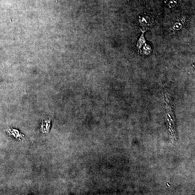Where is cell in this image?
I'll return each instance as SVG.
<instances>
[{
	"mask_svg": "<svg viewBox=\"0 0 195 195\" xmlns=\"http://www.w3.org/2000/svg\"><path fill=\"white\" fill-rule=\"evenodd\" d=\"M139 23L144 28L148 29L153 26L154 21L150 16H142L139 17Z\"/></svg>",
	"mask_w": 195,
	"mask_h": 195,
	"instance_id": "1",
	"label": "cell"
},
{
	"mask_svg": "<svg viewBox=\"0 0 195 195\" xmlns=\"http://www.w3.org/2000/svg\"><path fill=\"white\" fill-rule=\"evenodd\" d=\"M183 22H182V21H177L174 22L171 26L170 30L171 32L173 33L179 32L182 30L183 27Z\"/></svg>",
	"mask_w": 195,
	"mask_h": 195,
	"instance_id": "2",
	"label": "cell"
},
{
	"mask_svg": "<svg viewBox=\"0 0 195 195\" xmlns=\"http://www.w3.org/2000/svg\"><path fill=\"white\" fill-rule=\"evenodd\" d=\"M145 43L146 40L144 38V32H143L140 38H139L137 42V47L138 49H140L142 46L144 45Z\"/></svg>",
	"mask_w": 195,
	"mask_h": 195,
	"instance_id": "3",
	"label": "cell"
},
{
	"mask_svg": "<svg viewBox=\"0 0 195 195\" xmlns=\"http://www.w3.org/2000/svg\"><path fill=\"white\" fill-rule=\"evenodd\" d=\"M177 4V0H171L168 4V6L170 8H173L176 6Z\"/></svg>",
	"mask_w": 195,
	"mask_h": 195,
	"instance_id": "4",
	"label": "cell"
}]
</instances>
